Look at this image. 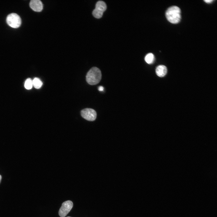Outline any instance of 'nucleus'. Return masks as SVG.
I'll list each match as a JSON object with an SVG mask.
<instances>
[{"label":"nucleus","instance_id":"f257e3e1","mask_svg":"<svg viewBox=\"0 0 217 217\" xmlns=\"http://www.w3.org/2000/svg\"><path fill=\"white\" fill-rule=\"evenodd\" d=\"M180 9L176 6L169 7L166 10L165 15L167 20L172 24L179 23L181 19Z\"/></svg>","mask_w":217,"mask_h":217},{"label":"nucleus","instance_id":"f03ea898","mask_svg":"<svg viewBox=\"0 0 217 217\" xmlns=\"http://www.w3.org/2000/svg\"><path fill=\"white\" fill-rule=\"evenodd\" d=\"M101 77V72L99 69L93 67L88 72L86 76V81L90 85H96L100 81Z\"/></svg>","mask_w":217,"mask_h":217},{"label":"nucleus","instance_id":"7ed1b4c3","mask_svg":"<svg viewBox=\"0 0 217 217\" xmlns=\"http://www.w3.org/2000/svg\"><path fill=\"white\" fill-rule=\"evenodd\" d=\"M8 25L13 28H17L20 27L21 23V19L17 14L12 13L9 14L6 18Z\"/></svg>","mask_w":217,"mask_h":217},{"label":"nucleus","instance_id":"20e7f679","mask_svg":"<svg viewBox=\"0 0 217 217\" xmlns=\"http://www.w3.org/2000/svg\"><path fill=\"white\" fill-rule=\"evenodd\" d=\"M106 9V5L103 1H99L97 2L95 8L92 12L93 16L96 18H101Z\"/></svg>","mask_w":217,"mask_h":217},{"label":"nucleus","instance_id":"39448f33","mask_svg":"<svg viewBox=\"0 0 217 217\" xmlns=\"http://www.w3.org/2000/svg\"><path fill=\"white\" fill-rule=\"evenodd\" d=\"M81 115L83 118L89 121H94L96 117V113L94 109L90 108H86L81 112Z\"/></svg>","mask_w":217,"mask_h":217},{"label":"nucleus","instance_id":"423d86ee","mask_svg":"<svg viewBox=\"0 0 217 217\" xmlns=\"http://www.w3.org/2000/svg\"><path fill=\"white\" fill-rule=\"evenodd\" d=\"M73 206L72 202L68 200L63 202L60 207L58 212L59 216L64 217L69 212Z\"/></svg>","mask_w":217,"mask_h":217},{"label":"nucleus","instance_id":"0eeeda50","mask_svg":"<svg viewBox=\"0 0 217 217\" xmlns=\"http://www.w3.org/2000/svg\"><path fill=\"white\" fill-rule=\"evenodd\" d=\"M30 6L33 10L36 12H40L43 8V4L40 0H31Z\"/></svg>","mask_w":217,"mask_h":217},{"label":"nucleus","instance_id":"6e6552de","mask_svg":"<svg viewBox=\"0 0 217 217\" xmlns=\"http://www.w3.org/2000/svg\"><path fill=\"white\" fill-rule=\"evenodd\" d=\"M167 67L162 65L158 66L156 69V72L157 75L160 77H164L167 74Z\"/></svg>","mask_w":217,"mask_h":217},{"label":"nucleus","instance_id":"1a4fd4ad","mask_svg":"<svg viewBox=\"0 0 217 217\" xmlns=\"http://www.w3.org/2000/svg\"><path fill=\"white\" fill-rule=\"evenodd\" d=\"M33 86L36 89H38L41 87L42 82L38 78L35 77L32 80Z\"/></svg>","mask_w":217,"mask_h":217},{"label":"nucleus","instance_id":"9d476101","mask_svg":"<svg viewBox=\"0 0 217 217\" xmlns=\"http://www.w3.org/2000/svg\"><path fill=\"white\" fill-rule=\"evenodd\" d=\"M155 60L154 55L152 53H149L145 57V61L148 64H151L153 63Z\"/></svg>","mask_w":217,"mask_h":217},{"label":"nucleus","instance_id":"9b49d317","mask_svg":"<svg viewBox=\"0 0 217 217\" xmlns=\"http://www.w3.org/2000/svg\"><path fill=\"white\" fill-rule=\"evenodd\" d=\"M24 87L27 90L31 89L33 86L32 80L30 78L27 79L24 83Z\"/></svg>","mask_w":217,"mask_h":217},{"label":"nucleus","instance_id":"f8f14e48","mask_svg":"<svg viewBox=\"0 0 217 217\" xmlns=\"http://www.w3.org/2000/svg\"><path fill=\"white\" fill-rule=\"evenodd\" d=\"M104 89V87L102 86H99L98 88V90L100 91H103Z\"/></svg>","mask_w":217,"mask_h":217},{"label":"nucleus","instance_id":"ddd939ff","mask_svg":"<svg viewBox=\"0 0 217 217\" xmlns=\"http://www.w3.org/2000/svg\"><path fill=\"white\" fill-rule=\"evenodd\" d=\"M206 3H209L212 2L213 0H206L204 1Z\"/></svg>","mask_w":217,"mask_h":217},{"label":"nucleus","instance_id":"4468645a","mask_svg":"<svg viewBox=\"0 0 217 217\" xmlns=\"http://www.w3.org/2000/svg\"><path fill=\"white\" fill-rule=\"evenodd\" d=\"M1 179H2V176H1L0 175V182H1Z\"/></svg>","mask_w":217,"mask_h":217},{"label":"nucleus","instance_id":"2eb2a0df","mask_svg":"<svg viewBox=\"0 0 217 217\" xmlns=\"http://www.w3.org/2000/svg\"></svg>","mask_w":217,"mask_h":217}]
</instances>
